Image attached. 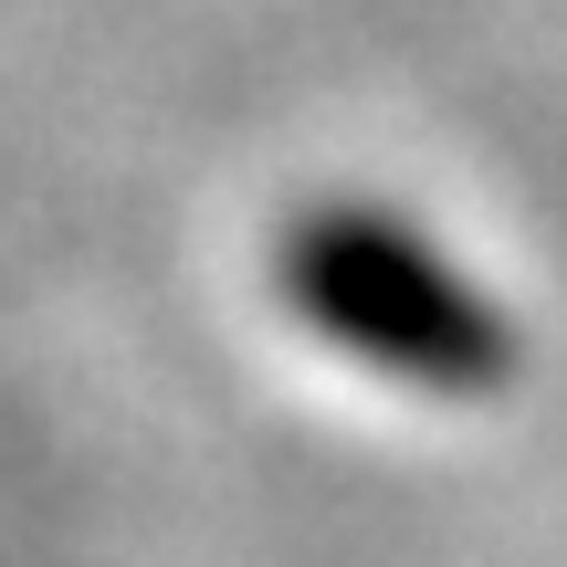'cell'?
<instances>
[{"mask_svg":"<svg viewBox=\"0 0 567 567\" xmlns=\"http://www.w3.org/2000/svg\"><path fill=\"white\" fill-rule=\"evenodd\" d=\"M284 295L316 316L347 358H379L421 389H494L505 379V326L421 231L379 210H305L284 231Z\"/></svg>","mask_w":567,"mask_h":567,"instance_id":"obj_1","label":"cell"}]
</instances>
